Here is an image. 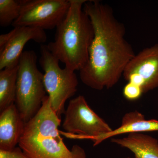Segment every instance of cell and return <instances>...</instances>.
<instances>
[{"instance_id":"6da1fadb","label":"cell","mask_w":158,"mask_h":158,"mask_svg":"<svg viewBox=\"0 0 158 158\" xmlns=\"http://www.w3.org/2000/svg\"><path fill=\"white\" fill-rule=\"evenodd\" d=\"M83 9L91 20L94 35L88 64L80 71V78L94 90L110 89L118 83L136 54L126 39L124 25L110 6L92 0L87 1Z\"/></svg>"},{"instance_id":"7a4b0ae2","label":"cell","mask_w":158,"mask_h":158,"mask_svg":"<svg viewBox=\"0 0 158 158\" xmlns=\"http://www.w3.org/2000/svg\"><path fill=\"white\" fill-rule=\"evenodd\" d=\"M86 0H70L66 16L57 26L55 40L47 45L55 56L74 71L88 64L94 32L90 18L83 9Z\"/></svg>"},{"instance_id":"3957f363","label":"cell","mask_w":158,"mask_h":158,"mask_svg":"<svg viewBox=\"0 0 158 158\" xmlns=\"http://www.w3.org/2000/svg\"><path fill=\"white\" fill-rule=\"evenodd\" d=\"M61 124L47 95L38 113L26 123L19 146L29 158H86L81 146L69 149L66 146L59 129Z\"/></svg>"},{"instance_id":"277c9868","label":"cell","mask_w":158,"mask_h":158,"mask_svg":"<svg viewBox=\"0 0 158 158\" xmlns=\"http://www.w3.org/2000/svg\"><path fill=\"white\" fill-rule=\"evenodd\" d=\"M37 62V55L32 50L23 52L19 62L15 104L25 123L37 114L47 96L44 74Z\"/></svg>"},{"instance_id":"5b68a950","label":"cell","mask_w":158,"mask_h":158,"mask_svg":"<svg viewBox=\"0 0 158 158\" xmlns=\"http://www.w3.org/2000/svg\"><path fill=\"white\" fill-rule=\"evenodd\" d=\"M39 63L44 72V81L50 98L51 107L59 117L65 112V105L77 90L78 81L75 71L61 68L59 59L46 45L40 46Z\"/></svg>"},{"instance_id":"8992f818","label":"cell","mask_w":158,"mask_h":158,"mask_svg":"<svg viewBox=\"0 0 158 158\" xmlns=\"http://www.w3.org/2000/svg\"><path fill=\"white\" fill-rule=\"evenodd\" d=\"M61 135L67 138L89 139L94 142L113 129L89 106L85 97L79 95L70 100L65 110Z\"/></svg>"},{"instance_id":"52a82bcc","label":"cell","mask_w":158,"mask_h":158,"mask_svg":"<svg viewBox=\"0 0 158 158\" xmlns=\"http://www.w3.org/2000/svg\"><path fill=\"white\" fill-rule=\"evenodd\" d=\"M70 6V0H22L19 16L11 25L52 30L64 19Z\"/></svg>"},{"instance_id":"ba28073f","label":"cell","mask_w":158,"mask_h":158,"mask_svg":"<svg viewBox=\"0 0 158 158\" xmlns=\"http://www.w3.org/2000/svg\"><path fill=\"white\" fill-rule=\"evenodd\" d=\"M123 76L128 82L140 86L144 94L158 88V44L136 54Z\"/></svg>"},{"instance_id":"9c48e42d","label":"cell","mask_w":158,"mask_h":158,"mask_svg":"<svg viewBox=\"0 0 158 158\" xmlns=\"http://www.w3.org/2000/svg\"><path fill=\"white\" fill-rule=\"evenodd\" d=\"M12 31L9 42L0 51V70L19 64L23 49L29 41L32 40L43 44L47 38L45 31L38 28L16 27Z\"/></svg>"},{"instance_id":"30bf717a","label":"cell","mask_w":158,"mask_h":158,"mask_svg":"<svg viewBox=\"0 0 158 158\" xmlns=\"http://www.w3.org/2000/svg\"><path fill=\"white\" fill-rule=\"evenodd\" d=\"M26 123L15 104L1 112L0 149L10 150L16 147L23 133Z\"/></svg>"},{"instance_id":"8fae6325","label":"cell","mask_w":158,"mask_h":158,"mask_svg":"<svg viewBox=\"0 0 158 158\" xmlns=\"http://www.w3.org/2000/svg\"><path fill=\"white\" fill-rule=\"evenodd\" d=\"M154 131H158V120H147L143 114L135 110L125 114L119 127L97 138L94 142V146L98 145L106 139L123 134Z\"/></svg>"},{"instance_id":"7c38bea8","label":"cell","mask_w":158,"mask_h":158,"mask_svg":"<svg viewBox=\"0 0 158 158\" xmlns=\"http://www.w3.org/2000/svg\"><path fill=\"white\" fill-rule=\"evenodd\" d=\"M114 144L127 148L135 158H158V141L143 133H131L122 138H111Z\"/></svg>"},{"instance_id":"4fadbf2b","label":"cell","mask_w":158,"mask_h":158,"mask_svg":"<svg viewBox=\"0 0 158 158\" xmlns=\"http://www.w3.org/2000/svg\"><path fill=\"white\" fill-rule=\"evenodd\" d=\"M19 64L0 71V111L15 104Z\"/></svg>"},{"instance_id":"5bb4252c","label":"cell","mask_w":158,"mask_h":158,"mask_svg":"<svg viewBox=\"0 0 158 158\" xmlns=\"http://www.w3.org/2000/svg\"><path fill=\"white\" fill-rule=\"evenodd\" d=\"M22 0H0V26L3 27L12 25L20 13Z\"/></svg>"},{"instance_id":"9a60e30c","label":"cell","mask_w":158,"mask_h":158,"mask_svg":"<svg viewBox=\"0 0 158 158\" xmlns=\"http://www.w3.org/2000/svg\"><path fill=\"white\" fill-rule=\"evenodd\" d=\"M143 94V90L140 86L131 82H128L123 89L124 97L131 101L138 99Z\"/></svg>"},{"instance_id":"2e32d148","label":"cell","mask_w":158,"mask_h":158,"mask_svg":"<svg viewBox=\"0 0 158 158\" xmlns=\"http://www.w3.org/2000/svg\"><path fill=\"white\" fill-rule=\"evenodd\" d=\"M0 158H29L19 147L10 150L0 149Z\"/></svg>"},{"instance_id":"e0dca14e","label":"cell","mask_w":158,"mask_h":158,"mask_svg":"<svg viewBox=\"0 0 158 158\" xmlns=\"http://www.w3.org/2000/svg\"><path fill=\"white\" fill-rule=\"evenodd\" d=\"M12 30L7 34H1L0 35V51L2 50L9 42L12 36Z\"/></svg>"},{"instance_id":"ac0fdd59","label":"cell","mask_w":158,"mask_h":158,"mask_svg":"<svg viewBox=\"0 0 158 158\" xmlns=\"http://www.w3.org/2000/svg\"><path fill=\"white\" fill-rule=\"evenodd\" d=\"M131 158V157H127V158Z\"/></svg>"}]
</instances>
